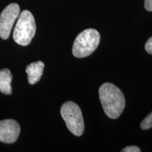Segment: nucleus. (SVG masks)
<instances>
[{"instance_id":"obj_6","label":"nucleus","mask_w":152,"mask_h":152,"mask_svg":"<svg viewBox=\"0 0 152 152\" xmlns=\"http://www.w3.org/2000/svg\"><path fill=\"white\" fill-rule=\"evenodd\" d=\"M20 132V125L12 119L0 121V142L6 144L14 143Z\"/></svg>"},{"instance_id":"obj_4","label":"nucleus","mask_w":152,"mask_h":152,"mask_svg":"<svg viewBox=\"0 0 152 152\" xmlns=\"http://www.w3.org/2000/svg\"><path fill=\"white\" fill-rule=\"evenodd\" d=\"M61 115L68 129L74 135L80 137L83 134L85 130L84 120L77 104L73 102L64 103L61 108Z\"/></svg>"},{"instance_id":"obj_2","label":"nucleus","mask_w":152,"mask_h":152,"mask_svg":"<svg viewBox=\"0 0 152 152\" xmlns=\"http://www.w3.org/2000/svg\"><path fill=\"white\" fill-rule=\"evenodd\" d=\"M36 24L35 18L28 10L23 11L18 17L13 38L19 45L27 46L31 42L35 35Z\"/></svg>"},{"instance_id":"obj_5","label":"nucleus","mask_w":152,"mask_h":152,"mask_svg":"<svg viewBox=\"0 0 152 152\" xmlns=\"http://www.w3.org/2000/svg\"><path fill=\"white\" fill-rule=\"evenodd\" d=\"M19 14L20 7L17 4H10L5 7L0 14V37L3 39H8Z\"/></svg>"},{"instance_id":"obj_3","label":"nucleus","mask_w":152,"mask_h":152,"mask_svg":"<svg viewBox=\"0 0 152 152\" xmlns=\"http://www.w3.org/2000/svg\"><path fill=\"white\" fill-rule=\"evenodd\" d=\"M97 30L89 28L83 30L75 38L73 46V54L77 58H85L96 50L100 42Z\"/></svg>"},{"instance_id":"obj_7","label":"nucleus","mask_w":152,"mask_h":152,"mask_svg":"<svg viewBox=\"0 0 152 152\" xmlns=\"http://www.w3.org/2000/svg\"><path fill=\"white\" fill-rule=\"evenodd\" d=\"M45 68V64L41 61L33 62L26 67L28 83L30 85H35L41 79Z\"/></svg>"},{"instance_id":"obj_9","label":"nucleus","mask_w":152,"mask_h":152,"mask_svg":"<svg viewBox=\"0 0 152 152\" xmlns=\"http://www.w3.org/2000/svg\"><path fill=\"white\" fill-rule=\"evenodd\" d=\"M140 127L142 130H144L152 128V112L142 121Z\"/></svg>"},{"instance_id":"obj_10","label":"nucleus","mask_w":152,"mask_h":152,"mask_svg":"<svg viewBox=\"0 0 152 152\" xmlns=\"http://www.w3.org/2000/svg\"><path fill=\"white\" fill-rule=\"evenodd\" d=\"M123 152H140V148L137 146H129V147H125L124 149L122 150Z\"/></svg>"},{"instance_id":"obj_1","label":"nucleus","mask_w":152,"mask_h":152,"mask_svg":"<svg viewBox=\"0 0 152 152\" xmlns=\"http://www.w3.org/2000/svg\"><path fill=\"white\" fill-rule=\"evenodd\" d=\"M102 106L108 117L112 119L118 118L125 106V99L123 92L112 83H106L99 90Z\"/></svg>"},{"instance_id":"obj_12","label":"nucleus","mask_w":152,"mask_h":152,"mask_svg":"<svg viewBox=\"0 0 152 152\" xmlns=\"http://www.w3.org/2000/svg\"><path fill=\"white\" fill-rule=\"evenodd\" d=\"M144 8L148 11H152V0L144 1Z\"/></svg>"},{"instance_id":"obj_11","label":"nucleus","mask_w":152,"mask_h":152,"mask_svg":"<svg viewBox=\"0 0 152 152\" xmlns=\"http://www.w3.org/2000/svg\"><path fill=\"white\" fill-rule=\"evenodd\" d=\"M145 49L149 54H152V37L149 38L145 44Z\"/></svg>"},{"instance_id":"obj_8","label":"nucleus","mask_w":152,"mask_h":152,"mask_svg":"<svg viewBox=\"0 0 152 152\" xmlns=\"http://www.w3.org/2000/svg\"><path fill=\"white\" fill-rule=\"evenodd\" d=\"M12 74L7 68H4L0 71V92L4 94H12L11 81Z\"/></svg>"}]
</instances>
